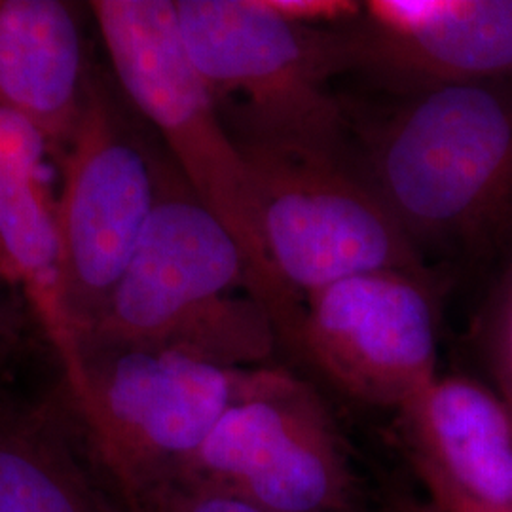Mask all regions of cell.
I'll use <instances>...</instances> for the list:
<instances>
[{"instance_id":"cell-18","label":"cell","mask_w":512,"mask_h":512,"mask_svg":"<svg viewBox=\"0 0 512 512\" xmlns=\"http://www.w3.org/2000/svg\"><path fill=\"white\" fill-rule=\"evenodd\" d=\"M416 475L420 478L421 484L425 486L427 494L431 497L433 511L435 512H503L490 509L482 503H476L471 497L461 494L458 488L448 484L444 478H440L431 469L412 463Z\"/></svg>"},{"instance_id":"cell-5","label":"cell","mask_w":512,"mask_h":512,"mask_svg":"<svg viewBox=\"0 0 512 512\" xmlns=\"http://www.w3.org/2000/svg\"><path fill=\"white\" fill-rule=\"evenodd\" d=\"M264 366L228 368L162 349L82 353L63 395L118 497L181 471Z\"/></svg>"},{"instance_id":"cell-13","label":"cell","mask_w":512,"mask_h":512,"mask_svg":"<svg viewBox=\"0 0 512 512\" xmlns=\"http://www.w3.org/2000/svg\"><path fill=\"white\" fill-rule=\"evenodd\" d=\"M0 512H126L63 393H0Z\"/></svg>"},{"instance_id":"cell-1","label":"cell","mask_w":512,"mask_h":512,"mask_svg":"<svg viewBox=\"0 0 512 512\" xmlns=\"http://www.w3.org/2000/svg\"><path fill=\"white\" fill-rule=\"evenodd\" d=\"M351 143L421 255L478 260L511 241L512 76L397 95Z\"/></svg>"},{"instance_id":"cell-12","label":"cell","mask_w":512,"mask_h":512,"mask_svg":"<svg viewBox=\"0 0 512 512\" xmlns=\"http://www.w3.org/2000/svg\"><path fill=\"white\" fill-rule=\"evenodd\" d=\"M397 412L410 463L476 503L512 512V412L494 387L439 374Z\"/></svg>"},{"instance_id":"cell-2","label":"cell","mask_w":512,"mask_h":512,"mask_svg":"<svg viewBox=\"0 0 512 512\" xmlns=\"http://www.w3.org/2000/svg\"><path fill=\"white\" fill-rule=\"evenodd\" d=\"M279 344L238 241L158 152L152 217L107 304L80 334V359L103 349H162L258 368Z\"/></svg>"},{"instance_id":"cell-3","label":"cell","mask_w":512,"mask_h":512,"mask_svg":"<svg viewBox=\"0 0 512 512\" xmlns=\"http://www.w3.org/2000/svg\"><path fill=\"white\" fill-rule=\"evenodd\" d=\"M90 12L122 95L162 137L196 198L238 241L256 298L270 311L279 342L293 348L302 298L268 258L249 165L186 54L175 0H93Z\"/></svg>"},{"instance_id":"cell-10","label":"cell","mask_w":512,"mask_h":512,"mask_svg":"<svg viewBox=\"0 0 512 512\" xmlns=\"http://www.w3.org/2000/svg\"><path fill=\"white\" fill-rule=\"evenodd\" d=\"M348 35L353 71L397 95L512 76V0H368Z\"/></svg>"},{"instance_id":"cell-17","label":"cell","mask_w":512,"mask_h":512,"mask_svg":"<svg viewBox=\"0 0 512 512\" xmlns=\"http://www.w3.org/2000/svg\"><path fill=\"white\" fill-rule=\"evenodd\" d=\"M277 18L315 29L346 27L363 18L365 2L355 0H260Z\"/></svg>"},{"instance_id":"cell-9","label":"cell","mask_w":512,"mask_h":512,"mask_svg":"<svg viewBox=\"0 0 512 512\" xmlns=\"http://www.w3.org/2000/svg\"><path fill=\"white\" fill-rule=\"evenodd\" d=\"M437 279L378 270L304 296L293 351L361 403L401 410L439 376Z\"/></svg>"},{"instance_id":"cell-14","label":"cell","mask_w":512,"mask_h":512,"mask_svg":"<svg viewBox=\"0 0 512 512\" xmlns=\"http://www.w3.org/2000/svg\"><path fill=\"white\" fill-rule=\"evenodd\" d=\"M92 76L71 2L0 0V101L40 129L54 160L73 139Z\"/></svg>"},{"instance_id":"cell-6","label":"cell","mask_w":512,"mask_h":512,"mask_svg":"<svg viewBox=\"0 0 512 512\" xmlns=\"http://www.w3.org/2000/svg\"><path fill=\"white\" fill-rule=\"evenodd\" d=\"M275 274L304 300L351 275L399 270L435 279L425 256L353 158L238 145Z\"/></svg>"},{"instance_id":"cell-7","label":"cell","mask_w":512,"mask_h":512,"mask_svg":"<svg viewBox=\"0 0 512 512\" xmlns=\"http://www.w3.org/2000/svg\"><path fill=\"white\" fill-rule=\"evenodd\" d=\"M128 114L93 73L73 139L57 160L61 285L76 344L126 272L156 205L158 152Z\"/></svg>"},{"instance_id":"cell-16","label":"cell","mask_w":512,"mask_h":512,"mask_svg":"<svg viewBox=\"0 0 512 512\" xmlns=\"http://www.w3.org/2000/svg\"><path fill=\"white\" fill-rule=\"evenodd\" d=\"M478 346L495 393L512 412V266L482 315Z\"/></svg>"},{"instance_id":"cell-4","label":"cell","mask_w":512,"mask_h":512,"mask_svg":"<svg viewBox=\"0 0 512 512\" xmlns=\"http://www.w3.org/2000/svg\"><path fill=\"white\" fill-rule=\"evenodd\" d=\"M175 14L236 145L353 158L351 114L332 90L353 71L348 25H294L260 0H175Z\"/></svg>"},{"instance_id":"cell-19","label":"cell","mask_w":512,"mask_h":512,"mask_svg":"<svg viewBox=\"0 0 512 512\" xmlns=\"http://www.w3.org/2000/svg\"><path fill=\"white\" fill-rule=\"evenodd\" d=\"M23 342V327L16 310L0 298V382L16 361Z\"/></svg>"},{"instance_id":"cell-21","label":"cell","mask_w":512,"mask_h":512,"mask_svg":"<svg viewBox=\"0 0 512 512\" xmlns=\"http://www.w3.org/2000/svg\"><path fill=\"white\" fill-rule=\"evenodd\" d=\"M431 512H435V511H431Z\"/></svg>"},{"instance_id":"cell-8","label":"cell","mask_w":512,"mask_h":512,"mask_svg":"<svg viewBox=\"0 0 512 512\" xmlns=\"http://www.w3.org/2000/svg\"><path fill=\"white\" fill-rule=\"evenodd\" d=\"M181 471L264 512H353L355 476L329 408L294 374L264 366Z\"/></svg>"},{"instance_id":"cell-11","label":"cell","mask_w":512,"mask_h":512,"mask_svg":"<svg viewBox=\"0 0 512 512\" xmlns=\"http://www.w3.org/2000/svg\"><path fill=\"white\" fill-rule=\"evenodd\" d=\"M52 148L40 129L0 101V281L25 298L63 382L80 374V351L63 302Z\"/></svg>"},{"instance_id":"cell-15","label":"cell","mask_w":512,"mask_h":512,"mask_svg":"<svg viewBox=\"0 0 512 512\" xmlns=\"http://www.w3.org/2000/svg\"><path fill=\"white\" fill-rule=\"evenodd\" d=\"M126 512H264L186 471L156 478L120 495Z\"/></svg>"},{"instance_id":"cell-20","label":"cell","mask_w":512,"mask_h":512,"mask_svg":"<svg viewBox=\"0 0 512 512\" xmlns=\"http://www.w3.org/2000/svg\"><path fill=\"white\" fill-rule=\"evenodd\" d=\"M399 512H421L420 509H414L412 505H404V507H401L399 509Z\"/></svg>"}]
</instances>
